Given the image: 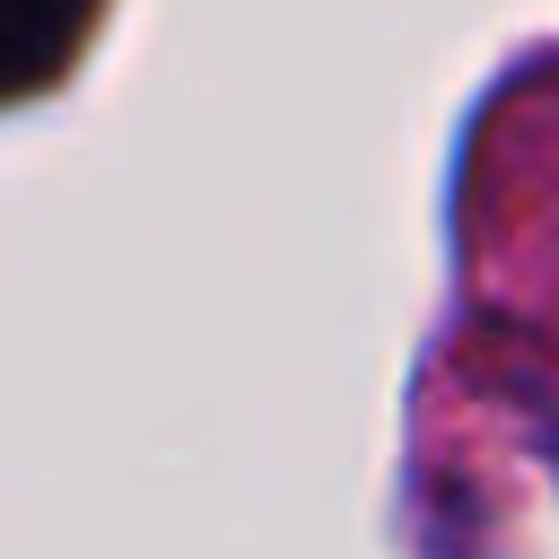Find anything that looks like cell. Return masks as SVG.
I'll return each instance as SVG.
<instances>
[{
  "mask_svg": "<svg viewBox=\"0 0 559 559\" xmlns=\"http://www.w3.org/2000/svg\"><path fill=\"white\" fill-rule=\"evenodd\" d=\"M79 26H87V0H0V87L44 79Z\"/></svg>",
  "mask_w": 559,
  "mask_h": 559,
  "instance_id": "1",
  "label": "cell"
}]
</instances>
